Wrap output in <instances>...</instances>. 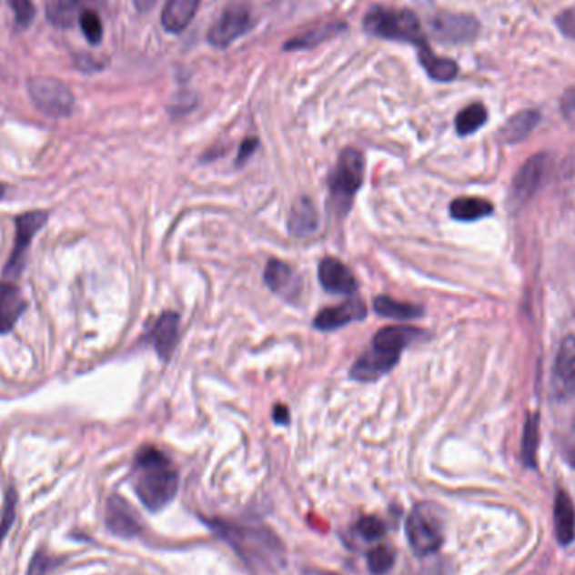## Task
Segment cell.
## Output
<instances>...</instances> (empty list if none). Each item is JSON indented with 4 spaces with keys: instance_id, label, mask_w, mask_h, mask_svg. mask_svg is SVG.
<instances>
[{
    "instance_id": "6da1fadb",
    "label": "cell",
    "mask_w": 575,
    "mask_h": 575,
    "mask_svg": "<svg viewBox=\"0 0 575 575\" xmlns=\"http://www.w3.org/2000/svg\"><path fill=\"white\" fill-rule=\"evenodd\" d=\"M133 489L145 509L160 511L176 498L178 473L166 454L156 448H144L133 461Z\"/></svg>"
},
{
    "instance_id": "7a4b0ae2",
    "label": "cell",
    "mask_w": 575,
    "mask_h": 575,
    "mask_svg": "<svg viewBox=\"0 0 575 575\" xmlns=\"http://www.w3.org/2000/svg\"><path fill=\"white\" fill-rule=\"evenodd\" d=\"M214 531L233 547L246 565L267 570L285 559V549L277 535L263 525H239L227 521H209Z\"/></svg>"
},
{
    "instance_id": "3957f363",
    "label": "cell",
    "mask_w": 575,
    "mask_h": 575,
    "mask_svg": "<svg viewBox=\"0 0 575 575\" xmlns=\"http://www.w3.org/2000/svg\"><path fill=\"white\" fill-rule=\"evenodd\" d=\"M422 333L414 327L394 325L376 333L370 348L350 368V378L374 382L398 366L400 354Z\"/></svg>"
},
{
    "instance_id": "277c9868",
    "label": "cell",
    "mask_w": 575,
    "mask_h": 575,
    "mask_svg": "<svg viewBox=\"0 0 575 575\" xmlns=\"http://www.w3.org/2000/svg\"><path fill=\"white\" fill-rule=\"evenodd\" d=\"M366 170V158L360 150L347 148L343 150L337 166H333L328 176V188H330V199L328 207L337 216H345L352 204L355 194L362 186Z\"/></svg>"
},
{
    "instance_id": "5b68a950",
    "label": "cell",
    "mask_w": 575,
    "mask_h": 575,
    "mask_svg": "<svg viewBox=\"0 0 575 575\" xmlns=\"http://www.w3.org/2000/svg\"><path fill=\"white\" fill-rule=\"evenodd\" d=\"M364 29L367 33L388 39L409 43L416 47L428 45L420 29L419 19L416 14L390 7H372L364 17Z\"/></svg>"
},
{
    "instance_id": "8992f818",
    "label": "cell",
    "mask_w": 575,
    "mask_h": 575,
    "mask_svg": "<svg viewBox=\"0 0 575 575\" xmlns=\"http://www.w3.org/2000/svg\"><path fill=\"white\" fill-rule=\"evenodd\" d=\"M410 549L419 557L438 552L444 542L441 511L432 503H419L410 511L406 523Z\"/></svg>"
},
{
    "instance_id": "52a82bcc",
    "label": "cell",
    "mask_w": 575,
    "mask_h": 575,
    "mask_svg": "<svg viewBox=\"0 0 575 575\" xmlns=\"http://www.w3.org/2000/svg\"><path fill=\"white\" fill-rule=\"evenodd\" d=\"M34 106L53 118L69 116L75 108V96L66 85L55 78H33L27 85Z\"/></svg>"
},
{
    "instance_id": "ba28073f",
    "label": "cell",
    "mask_w": 575,
    "mask_h": 575,
    "mask_svg": "<svg viewBox=\"0 0 575 575\" xmlns=\"http://www.w3.org/2000/svg\"><path fill=\"white\" fill-rule=\"evenodd\" d=\"M251 25L253 17L249 7L244 4H231L222 11L217 21L212 24L207 33V41L217 49L227 47L247 33Z\"/></svg>"
},
{
    "instance_id": "9c48e42d",
    "label": "cell",
    "mask_w": 575,
    "mask_h": 575,
    "mask_svg": "<svg viewBox=\"0 0 575 575\" xmlns=\"http://www.w3.org/2000/svg\"><path fill=\"white\" fill-rule=\"evenodd\" d=\"M47 221V214L43 210L25 212L15 219V243L12 249L11 257L4 269V275L7 277H17L25 265V253L31 246L35 233L45 226Z\"/></svg>"
},
{
    "instance_id": "30bf717a",
    "label": "cell",
    "mask_w": 575,
    "mask_h": 575,
    "mask_svg": "<svg viewBox=\"0 0 575 575\" xmlns=\"http://www.w3.org/2000/svg\"><path fill=\"white\" fill-rule=\"evenodd\" d=\"M432 35L444 45H468L479 33V23L468 14L439 12L432 17Z\"/></svg>"
},
{
    "instance_id": "8fae6325",
    "label": "cell",
    "mask_w": 575,
    "mask_h": 575,
    "mask_svg": "<svg viewBox=\"0 0 575 575\" xmlns=\"http://www.w3.org/2000/svg\"><path fill=\"white\" fill-rule=\"evenodd\" d=\"M553 398L557 400H572L575 398V337L567 335L560 348L557 352V358L553 364L552 372Z\"/></svg>"
},
{
    "instance_id": "7c38bea8",
    "label": "cell",
    "mask_w": 575,
    "mask_h": 575,
    "mask_svg": "<svg viewBox=\"0 0 575 575\" xmlns=\"http://www.w3.org/2000/svg\"><path fill=\"white\" fill-rule=\"evenodd\" d=\"M106 529L122 539H133L142 533V519L132 505L118 495L108 498L105 509Z\"/></svg>"
},
{
    "instance_id": "4fadbf2b",
    "label": "cell",
    "mask_w": 575,
    "mask_h": 575,
    "mask_svg": "<svg viewBox=\"0 0 575 575\" xmlns=\"http://www.w3.org/2000/svg\"><path fill=\"white\" fill-rule=\"evenodd\" d=\"M366 317V305L360 299H348L338 307L321 310L313 320V327L320 332H333L352 321L364 320Z\"/></svg>"
},
{
    "instance_id": "5bb4252c",
    "label": "cell",
    "mask_w": 575,
    "mask_h": 575,
    "mask_svg": "<svg viewBox=\"0 0 575 575\" xmlns=\"http://www.w3.org/2000/svg\"><path fill=\"white\" fill-rule=\"evenodd\" d=\"M321 287L333 295L350 297L357 291V279L352 271L335 257H325L318 266Z\"/></svg>"
},
{
    "instance_id": "9a60e30c",
    "label": "cell",
    "mask_w": 575,
    "mask_h": 575,
    "mask_svg": "<svg viewBox=\"0 0 575 575\" xmlns=\"http://www.w3.org/2000/svg\"><path fill=\"white\" fill-rule=\"evenodd\" d=\"M266 285L273 293L279 295L281 298L297 299L301 291V281L291 266L271 259L265 269Z\"/></svg>"
},
{
    "instance_id": "2e32d148",
    "label": "cell",
    "mask_w": 575,
    "mask_h": 575,
    "mask_svg": "<svg viewBox=\"0 0 575 575\" xmlns=\"http://www.w3.org/2000/svg\"><path fill=\"white\" fill-rule=\"evenodd\" d=\"M178 323L180 318L177 313L166 311L156 318L148 332V340L156 347V354L162 360H168L177 347Z\"/></svg>"
},
{
    "instance_id": "e0dca14e",
    "label": "cell",
    "mask_w": 575,
    "mask_h": 575,
    "mask_svg": "<svg viewBox=\"0 0 575 575\" xmlns=\"http://www.w3.org/2000/svg\"><path fill=\"white\" fill-rule=\"evenodd\" d=\"M27 303L21 289L9 281L0 283V335L12 332Z\"/></svg>"
},
{
    "instance_id": "ac0fdd59",
    "label": "cell",
    "mask_w": 575,
    "mask_h": 575,
    "mask_svg": "<svg viewBox=\"0 0 575 575\" xmlns=\"http://www.w3.org/2000/svg\"><path fill=\"white\" fill-rule=\"evenodd\" d=\"M103 0H45V17L55 27H71L79 21L83 12Z\"/></svg>"
},
{
    "instance_id": "d6986e66",
    "label": "cell",
    "mask_w": 575,
    "mask_h": 575,
    "mask_svg": "<svg viewBox=\"0 0 575 575\" xmlns=\"http://www.w3.org/2000/svg\"><path fill=\"white\" fill-rule=\"evenodd\" d=\"M202 0H166L162 12V25L168 34H180L196 17Z\"/></svg>"
},
{
    "instance_id": "ffe728a7",
    "label": "cell",
    "mask_w": 575,
    "mask_h": 575,
    "mask_svg": "<svg viewBox=\"0 0 575 575\" xmlns=\"http://www.w3.org/2000/svg\"><path fill=\"white\" fill-rule=\"evenodd\" d=\"M545 166H547V156H531L530 160L521 166L520 172L517 174L515 182H513V197L515 199H519V202L530 199L542 182Z\"/></svg>"
},
{
    "instance_id": "44dd1931",
    "label": "cell",
    "mask_w": 575,
    "mask_h": 575,
    "mask_svg": "<svg viewBox=\"0 0 575 575\" xmlns=\"http://www.w3.org/2000/svg\"><path fill=\"white\" fill-rule=\"evenodd\" d=\"M553 523H555V535L559 542L562 545L574 542L575 507L564 489L557 491V497L553 501Z\"/></svg>"
},
{
    "instance_id": "7402d4cb",
    "label": "cell",
    "mask_w": 575,
    "mask_h": 575,
    "mask_svg": "<svg viewBox=\"0 0 575 575\" xmlns=\"http://www.w3.org/2000/svg\"><path fill=\"white\" fill-rule=\"evenodd\" d=\"M318 227V214L313 207L310 199L301 197L297 200L289 212L288 219V229L295 236H308L317 231Z\"/></svg>"
},
{
    "instance_id": "603a6c76",
    "label": "cell",
    "mask_w": 575,
    "mask_h": 575,
    "mask_svg": "<svg viewBox=\"0 0 575 575\" xmlns=\"http://www.w3.org/2000/svg\"><path fill=\"white\" fill-rule=\"evenodd\" d=\"M418 49H419L420 65H422V67L426 69V73L432 79H436V81H453L458 76L459 67L454 63L453 59L434 55L428 45H420Z\"/></svg>"
},
{
    "instance_id": "cb8c5ba5",
    "label": "cell",
    "mask_w": 575,
    "mask_h": 575,
    "mask_svg": "<svg viewBox=\"0 0 575 575\" xmlns=\"http://www.w3.org/2000/svg\"><path fill=\"white\" fill-rule=\"evenodd\" d=\"M343 29H345V24L343 23L321 24V25H317V27L310 29L308 33L301 34V35L293 37L291 41H288L287 45H285V49H288V51L311 49L315 45L332 39L337 34L342 33Z\"/></svg>"
},
{
    "instance_id": "d4e9b609",
    "label": "cell",
    "mask_w": 575,
    "mask_h": 575,
    "mask_svg": "<svg viewBox=\"0 0 575 575\" xmlns=\"http://www.w3.org/2000/svg\"><path fill=\"white\" fill-rule=\"evenodd\" d=\"M451 217L456 221L471 222L483 219L493 214L491 202L479 197H459L453 200L449 206Z\"/></svg>"
},
{
    "instance_id": "484cf974",
    "label": "cell",
    "mask_w": 575,
    "mask_h": 575,
    "mask_svg": "<svg viewBox=\"0 0 575 575\" xmlns=\"http://www.w3.org/2000/svg\"><path fill=\"white\" fill-rule=\"evenodd\" d=\"M540 122V113L537 110H523L513 115L503 126V140L517 144L530 135L531 130Z\"/></svg>"
},
{
    "instance_id": "4316f807",
    "label": "cell",
    "mask_w": 575,
    "mask_h": 575,
    "mask_svg": "<svg viewBox=\"0 0 575 575\" xmlns=\"http://www.w3.org/2000/svg\"><path fill=\"white\" fill-rule=\"evenodd\" d=\"M374 310L386 318H396V320H410V318H419L424 313V308L419 305L404 303L390 297H377L374 301Z\"/></svg>"
},
{
    "instance_id": "83f0119b",
    "label": "cell",
    "mask_w": 575,
    "mask_h": 575,
    "mask_svg": "<svg viewBox=\"0 0 575 575\" xmlns=\"http://www.w3.org/2000/svg\"><path fill=\"white\" fill-rule=\"evenodd\" d=\"M539 414H529L525 428H523V438H521V458L523 463L530 468L537 466V449H539Z\"/></svg>"
},
{
    "instance_id": "f1b7e54d",
    "label": "cell",
    "mask_w": 575,
    "mask_h": 575,
    "mask_svg": "<svg viewBox=\"0 0 575 575\" xmlns=\"http://www.w3.org/2000/svg\"><path fill=\"white\" fill-rule=\"evenodd\" d=\"M488 120V111L483 105L475 103L466 106L465 110L459 111L456 116V132L461 136L471 135L476 130H479Z\"/></svg>"
},
{
    "instance_id": "f546056e",
    "label": "cell",
    "mask_w": 575,
    "mask_h": 575,
    "mask_svg": "<svg viewBox=\"0 0 575 575\" xmlns=\"http://www.w3.org/2000/svg\"><path fill=\"white\" fill-rule=\"evenodd\" d=\"M368 570L374 575H386L396 564V553L388 545H378L367 553Z\"/></svg>"
},
{
    "instance_id": "4dcf8cb0",
    "label": "cell",
    "mask_w": 575,
    "mask_h": 575,
    "mask_svg": "<svg viewBox=\"0 0 575 575\" xmlns=\"http://www.w3.org/2000/svg\"><path fill=\"white\" fill-rule=\"evenodd\" d=\"M79 24H81V31L88 39L89 45H100L101 39H103V23H101L100 15L89 9V11L83 12V15L79 17Z\"/></svg>"
},
{
    "instance_id": "1f68e13d",
    "label": "cell",
    "mask_w": 575,
    "mask_h": 575,
    "mask_svg": "<svg viewBox=\"0 0 575 575\" xmlns=\"http://www.w3.org/2000/svg\"><path fill=\"white\" fill-rule=\"evenodd\" d=\"M355 529H357V533L368 542L380 540L386 535V525L377 517H362L360 520L357 521Z\"/></svg>"
},
{
    "instance_id": "d6a6232c",
    "label": "cell",
    "mask_w": 575,
    "mask_h": 575,
    "mask_svg": "<svg viewBox=\"0 0 575 575\" xmlns=\"http://www.w3.org/2000/svg\"><path fill=\"white\" fill-rule=\"evenodd\" d=\"M15 507H17V495H15L14 489H9L7 498H5V503H4V509H2V513H0V545H2L5 535L9 533L12 525H14Z\"/></svg>"
},
{
    "instance_id": "836d02e7",
    "label": "cell",
    "mask_w": 575,
    "mask_h": 575,
    "mask_svg": "<svg viewBox=\"0 0 575 575\" xmlns=\"http://www.w3.org/2000/svg\"><path fill=\"white\" fill-rule=\"evenodd\" d=\"M15 17V24L21 27H27L35 17V5L33 0H7Z\"/></svg>"
},
{
    "instance_id": "e575fe53",
    "label": "cell",
    "mask_w": 575,
    "mask_h": 575,
    "mask_svg": "<svg viewBox=\"0 0 575 575\" xmlns=\"http://www.w3.org/2000/svg\"><path fill=\"white\" fill-rule=\"evenodd\" d=\"M555 23L559 25L560 33L567 35V37H570V39H575V7L560 12L555 17Z\"/></svg>"
},
{
    "instance_id": "d590c367",
    "label": "cell",
    "mask_w": 575,
    "mask_h": 575,
    "mask_svg": "<svg viewBox=\"0 0 575 575\" xmlns=\"http://www.w3.org/2000/svg\"><path fill=\"white\" fill-rule=\"evenodd\" d=\"M560 111L565 120L575 125V86L567 89L560 100Z\"/></svg>"
},
{
    "instance_id": "8d00e7d4",
    "label": "cell",
    "mask_w": 575,
    "mask_h": 575,
    "mask_svg": "<svg viewBox=\"0 0 575 575\" xmlns=\"http://www.w3.org/2000/svg\"><path fill=\"white\" fill-rule=\"evenodd\" d=\"M51 564H53V559L45 557L43 552H37L29 565L27 575H45L51 569Z\"/></svg>"
},
{
    "instance_id": "74e56055",
    "label": "cell",
    "mask_w": 575,
    "mask_h": 575,
    "mask_svg": "<svg viewBox=\"0 0 575 575\" xmlns=\"http://www.w3.org/2000/svg\"><path fill=\"white\" fill-rule=\"evenodd\" d=\"M259 146V142L256 138H246L241 148H239V156H237V166H243L244 162L247 158H251V156L255 154L256 148Z\"/></svg>"
},
{
    "instance_id": "f35d334b",
    "label": "cell",
    "mask_w": 575,
    "mask_h": 575,
    "mask_svg": "<svg viewBox=\"0 0 575 575\" xmlns=\"http://www.w3.org/2000/svg\"><path fill=\"white\" fill-rule=\"evenodd\" d=\"M418 575H449L448 574V565L444 564L443 560H438V562H431L426 567L420 569V572Z\"/></svg>"
},
{
    "instance_id": "ab89813d",
    "label": "cell",
    "mask_w": 575,
    "mask_h": 575,
    "mask_svg": "<svg viewBox=\"0 0 575 575\" xmlns=\"http://www.w3.org/2000/svg\"><path fill=\"white\" fill-rule=\"evenodd\" d=\"M273 419H275L277 424H281V426L288 424L289 422V410H288L287 406L277 404L275 409H273Z\"/></svg>"
},
{
    "instance_id": "60d3db41",
    "label": "cell",
    "mask_w": 575,
    "mask_h": 575,
    "mask_svg": "<svg viewBox=\"0 0 575 575\" xmlns=\"http://www.w3.org/2000/svg\"><path fill=\"white\" fill-rule=\"evenodd\" d=\"M565 458H567V461L570 463V465L575 468V436L572 438V441L569 443L567 446V451H565Z\"/></svg>"
},
{
    "instance_id": "b9f144b4",
    "label": "cell",
    "mask_w": 575,
    "mask_h": 575,
    "mask_svg": "<svg viewBox=\"0 0 575 575\" xmlns=\"http://www.w3.org/2000/svg\"><path fill=\"white\" fill-rule=\"evenodd\" d=\"M156 4V0H135V5H136V9L138 11H148V9H152V5Z\"/></svg>"
},
{
    "instance_id": "7bdbcfd3",
    "label": "cell",
    "mask_w": 575,
    "mask_h": 575,
    "mask_svg": "<svg viewBox=\"0 0 575 575\" xmlns=\"http://www.w3.org/2000/svg\"><path fill=\"white\" fill-rule=\"evenodd\" d=\"M4 196V186H0V197Z\"/></svg>"
},
{
    "instance_id": "ee69618b",
    "label": "cell",
    "mask_w": 575,
    "mask_h": 575,
    "mask_svg": "<svg viewBox=\"0 0 575 575\" xmlns=\"http://www.w3.org/2000/svg\"><path fill=\"white\" fill-rule=\"evenodd\" d=\"M323 575H328V574H323Z\"/></svg>"
}]
</instances>
